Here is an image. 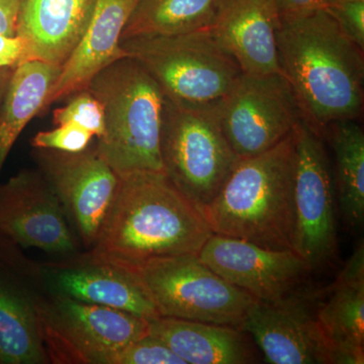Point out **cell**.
Wrapping results in <instances>:
<instances>
[{
	"label": "cell",
	"mask_w": 364,
	"mask_h": 364,
	"mask_svg": "<svg viewBox=\"0 0 364 364\" xmlns=\"http://www.w3.org/2000/svg\"><path fill=\"white\" fill-rule=\"evenodd\" d=\"M202 210L165 172L119 177L114 202L86 259L141 263L198 255L212 236Z\"/></svg>",
	"instance_id": "obj_1"
},
{
	"label": "cell",
	"mask_w": 364,
	"mask_h": 364,
	"mask_svg": "<svg viewBox=\"0 0 364 364\" xmlns=\"http://www.w3.org/2000/svg\"><path fill=\"white\" fill-rule=\"evenodd\" d=\"M280 74L291 88L299 117L322 138L330 124L360 117L363 51L347 39L326 11L280 25Z\"/></svg>",
	"instance_id": "obj_2"
},
{
	"label": "cell",
	"mask_w": 364,
	"mask_h": 364,
	"mask_svg": "<svg viewBox=\"0 0 364 364\" xmlns=\"http://www.w3.org/2000/svg\"><path fill=\"white\" fill-rule=\"evenodd\" d=\"M293 132L277 146L242 158L202 210L213 234L277 250H293Z\"/></svg>",
	"instance_id": "obj_3"
},
{
	"label": "cell",
	"mask_w": 364,
	"mask_h": 364,
	"mask_svg": "<svg viewBox=\"0 0 364 364\" xmlns=\"http://www.w3.org/2000/svg\"><path fill=\"white\" fill-rule=\"evenodd\" d=\"M105 112V133L95 147L117 176L164 172L160 154L163 95L136 59L117 60L86 86Z\"/></svg>",
	"instance_id": "obj_4"
},
{
	"label": "cell",
	"mask_w": 364,
	"mask_h": 364,
	"mask_svg": "<svg viewBox=\"0 0 364 364\" xmlns=\"http://www.w3.org/2000/svg\"><path fill=\"white\" fill-rule=\"evenodd\" d=\"M121 46L156 81L164 97L184 109H220L243 75L208 30L131 38Z\"/></svg>",
	"instance_id": "obj_5"
},
{
	"label": "cell",
	"mask_w": 364,
	"mask_h": 364,
	"mask_svg": "<svg viewBox=\"0 0 364 364\" xmlns=\"http://www.w3.org/2000/svg\"><path fill=\"white\" fill-rule=\"evenodd\" d=\"M105 264L130 273L149 296L160 317L240 328L257 301L213 272L198 255Z\"/></svg>",
	"instance_id": "obj_6"
},
{
	"label": "cell",
	"mask_w": 364,
	"mask_h": 364,
	"mask_svg": "<svg viewBox=\"0 0 364 364\" xmlns=\"http://www.w3.org/2000/svg\"><path fill=\"white\" fill-rule=\"evenodd\" d=\"M220 109H184L164 97L160 154L165 174L200 210L219 193L239 158Z\"/></svg>",
	"instance_id": "obj_7"
},
{
	"label": "cell",
	"mask_w": 364,
	"mask_h": 364,
	"mask_svg": "<svg viewBox=\"0 0 364 364\" xmlns=\"http://www.w3.org/2000/svg\"><path fill=\"white\" fill-rule=\"evenodd\" d=\"M36 306L53 363L107 364L112 353L149 334L147 318L61 294L51 305Z\"/></svg>",
	"instance_id": "obj_8"
},
{
	"label": "cell",
	"mask_w": 364,
	"mask_h": 364,
	"mask_svg": "<svg viewBox=\"0 0 364 364\" xmlns=\"http://www.w3.org/2000/svg\"><path fill=\"white\" fill-rule=\"evenodd\" d=\"M293 135L294 251L315 269L329 264L338 247L334 178L324 139L301 119Z\"/></svg>",
	"instance_id": "obj_9"
},
{
	"label": "cell",
	"mask_w": 364,
	"mask_h": 364,
	"mask_svg": "<svg viewBox=\"0 0 364 364\" xmlns=\"http://www.w3.org/2000/svg\"><path fill=\"white\" fill-rule=\"evenodd\" d=\"M223 131L239 159L267 152L301 119L296 100L280 73L242 75L223 102Z\"/></svg>",
	"instance_id": "obj_10"
},
{
	"label": "cell",
	"mask_w": 364,
	"mask_h": 364,
	"mask_svg": "<svg viewBox=\"0 0 364 364\" xmlns=\"http://www.w3.org/2000/svg\"><path fill=\"white\" fill-rule=\"evenodd\" d=\"M321 291L301 287L274 301H256L240 329L272 364H332L316 308Z\"/></svg>",
	"instance_id": "obj_11"
},
{
	"label": "cell",
	"mask_w": 364,
	"mask_h": 364,
	"mask_svg": "<svg viewBox=\"0 0 364 364\" xmlns=\"http://www.w3.org/2000/svg\"><path fill=\"white\" fill-rule=\"evenodd\" d=\"M39 171L58 196L86 246H93L119 188V177L97 147L80 152L35 149Z\"/></svg>",
	"instance_id": "obj_12"
},
{
	"label": "cell",
	"mask_w": 364,
	"mask_h": 364,
	"mask_svg": "<svg viewBox=\"0 0 364 364\" xmlns=\"http://www.w3.org/2000/svg\"><path fill=\"white\" fill-rule=\"evenodd\" d=\"M213 272L258 301H274L304 286L312 267L293 250H277L213 234L198 253Z\"/></svg>",
	"instance_id": "obj_13"
},
{
	"label": "cell",
	"mask_w": 364,
	"mask_h": 364,
	"mask_svg": "<svg viewBox=\"0 0 364 364\" xmlns=\"http://www.w3.org/2000/svg\"><path fill=\"white\" fill-rule=\"evenodd\" d=\"M0 236L49 253L68 254L76 247L58 196L41 172L33 170L0 184Z\"/></svg>",
	"instance_id": "obj_14"
},
{
	"label": "cell",
	"mask_w": 364,
	"mask_h": 364,
	"mask_svg": "<svg viewBox=\"0 0 364 364\" xmlns=\"http://www.w3.org/2000/svg\"><path fill=\"white\" fill-rule=\"evenodd\" d=\"M275 0H221L207 30L247 76L280 73Z\"/></svg>",
	"instance_id": "obj_15"
},
{
	"label": "cell",
	"mask_w": 364,
	"mask_h": 364,
	"mask_svg": "<svg viewBox=\"0 0 364 364\" xmlns=\"http://www.w3.org/2000/svg\"><path fill=\"white\" fill-rule=\"evenodd\" d=\"M139 0H97L87 28L78 45L61 67L44 109L85 90L91 79L105 67L128 56L121 46L122 35Z\"/></svg>",
	"instance_id": "obj_16"
},
{
	"label": "cell",
	"mask_w": 364,
	"mask_h": 364,
	"mask_svg": "<svg viewBox=\"0 0 364 364\" xmlns=\"http://www.w3.org/2000/svg\"><path fill=\"white\" fill-rule=\"evenodd\" d=\"M325 291L318 296L316 314L329 344L332 364H363V243Z\"/></svg>",
	"instance_id": "obj_17"
},
{
	"label": "cell",
	"mask_w": 364,
	"mask_h": 364,
	"mask_svg": "<svg viewBox=\"0 0 364 364\" xmlns=\"http://www.w3.org/2000/svg\"><path fill=\"white\" fill-rule=\"evenodd\" d=\"M95 1L23 0L16 26L25 44L23 62L63 66L87 28Z\"/></svg>",
	"instance_id": "obj_18"
},
{
	"label": "cell",
	"mask_w": 364,
	"mask_h": 364,
	"mask_svg": "<svg viewBox=\"0 0 364 364\" xmlns=\"http://www.w3.org/2000/svg\"><path fill=\"white\" fill-rule=\"evenodd\" d=\"M149 334L186 364L259 363L248 333L233 326L158 317L149 321Z\"/></svg>",
	"instance_id": "obj_19"
},
{
	"label": "cell",
	"mask_w": 364,
	"mask_h": 364,
	"mask_svg": "<svg viewBox=\"0 0 364 364\" xmlns=\"http://www.w3.org/2000/svg\"><path fill=\"white\" fill-rule=\"evenodd\" d=\"M52 279L59 294L69 298L149 321L160 317L143 287L121 268L85 258L77 267L54 270Z\"/></svg>",
	"instance_id": "obj_20"
},
{
	"label": "cell",
	"mask_w": 364,
	"mask_h": 364,
	"mask_svg": "<svg viewBox=\"0 0 364 364\" xmlns=\"http://www.w3.org/2000/svg\"><path fill=\"white\" fill-rule=\"evenodd\" d=\"M61 67L26 61L14 68L0 104V174L21 132L38 114L58 78Z\"/></svg>",
	"instance_id": "obj_21"
},
{
	"label": "cell",
	"mask_w": 364,
	"mask_h": 364,
	"mask_svg": "<svg viewBox=\"0 0 364 364\" xmlns=\"http://www.w3.org/2000/svg\"><path fill=\"white\" fill-rule=\"evenodd\" d=\"M49 360L37 306L0 269V364Z\"/></svg>",
	"instance_id": "obj_22"
},
{
	"label": "cell",
	"mask_w": 364,
	"mask_h": 364,
	"mask_svg": "<svg viewBox=\"0 0 364 364\" xmlns=\"http://www.w3.org/2000/svg\"><path fill=\"white\" fill-rule=\"evenodd\" d=\"M322 138L331 145L335 160V193L344 222L358 228L364 220V133L353 119L330 124Z\"/></svg>",
	"instance_id": "obj_23"
},
{
	"label": "cell",
	"mask_w": 364,
	"mask_h": 364,
	"mask_svg": "<svg viewBox=\"0 0 364 364\" xmlns=\"http://www.w3.org/2000/svg\"><path fill=\"white\" fill-rule=\"evenodd\" d=\"M221 0H139L122 41L207 30Z\"/></svg>",
	"instance_id": "obj_24"
},
{
	"label": "cell",
	"mask_w": 364,
	"mask_h": 364,
	"mask_svg": "<svg viewBox=\"0 0 364 364\" xmlns=\"http://www.w3.org/2000/svg\"><path fill=\"white\" fill-rule=\"evenodd\" d=\"M64 107L53 112V123L72 124L85 129L97 139L105 133L104 107L90 91L82 90L67 98Z\"/></svg>",
	"instance_id": "obj_25"
},
{
	"label": "cell",
	"mask_w": 364,
	"mask_h": 364,
	"mask_svg": "<svg viewBox=\"0 0 364 364\" xmlns=\"http://www.w3.org/2000/svg\"><path fill=\"white\" fill-rule=\"evenodd\" d=\"M107 364L186 363L161 340L147 334L112 353Z\"/></svg>",
	"instance_id": "obj_26"
},
{
	"label": "cell",
	"mask_w": 364,
	"mask_h": 364,
	"mask_svg": "<svg viewBox=\"0 0 364 364\" xmlns=\"http://www.w3.org/2000/svg\"><path fill=\"white\" fill-rule=\"evenodd\" d=\"M95 138L90 132L76 124H59L50 131L39 132L31 141L35 149H51L63 152H80Z\"/></svg>",
	"instance_id": "obj_27"
},
{
	"label": "cell",
	"mask_w": 364,
	"mask_h": 364,
	"mask_svg": "<svg viewBox=\"0 0 364 364\" xmlns=\"http://www.w3.org/2000/svg\"><path fill=\"white\" fill-rule=\"evenodd\" d=\"M345 37L364 50V0H332L326 9Z\"/></svg>",
	"instance_id": "obj_28"
},
{
	"label": "cell",
	"mask_w": 364,
	"mask_h": 364,
	"mask_svg": "<svg viewBox=\"0 0 364 364\" xmlns=\"http://www.w3.org/2000/svg\"><path fill=\"white\" fill-rule=\"evenodd\" d=\"M331 2L332 0H275L279 26L326 11Z\"/></svg>",
	"instance_id": "obj_29"
},
{
	"label": "cell",
	"mask_w": 364,
	"mask_h": 364,
	"mask_svg": "<svg viewBox=\"0 0 364 364\" xmlns=\"http://www.w3.org/2000/svg\"><path fill=\"white\" fill-rule=\"evenodd\" d=\"M25 44L20 37L0 35V68L16 67L23 62Z\"/></svg>",
	"instance_id": "obj_30"
},
{
	"label": "cell",
	"mask_w": 364,
	"mask_h": 364,
	"mask_svg": "<svg viewBox=\"0 0 364 364\" xmlns=\"http://www.w3.org/2000/svg\"><path fill=\"white\" fill-rule=\"evenodd\" d=\"M23 0H0V35L16 37Z\"/></svg>",
	"instance_id": "obj_31"
},
{
	"label": "cell",
	"mask_w": 364,
	"mask_h": 364,
	"mask_svg": "<svg viewBox=\"0 0 364 364\" xmlns=\"http://www.w3.org/2000/svg\"><path fill=\"white\" fill-rule=\"evenodd\" d=\"M14 68L16 67H2V68H0V104H1L2 98L6 95L7 86L9 85L11 76H13Z\"/></svg>",
	"instance_id": "obj_32"
}]
</instances>
